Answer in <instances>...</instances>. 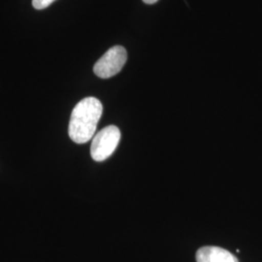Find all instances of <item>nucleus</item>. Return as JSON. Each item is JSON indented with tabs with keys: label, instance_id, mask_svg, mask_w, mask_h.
Instances as JSON below:
<instances>
[{
	"label": "nucleus",
	"instance_id": "7ed1b4c3",
	"mask_svg": "<svg viewBox=\"0 0 262 262\" xmlns=\"http://www.w3.org/2000/svg\"><path fill=\"white\" fill-rule=\"evenodd\" d=\"M127 60L126 50L122 46H114L101 56L94 66L95 75L108 79L117 75Z\"/></svg>",
	"mask_w": 262,
	"mask_h": 262
},
{
	"label": "nucleus",
	"instance_id": "423d86ee",
	"mask_svg": "<svg viewBox=\"0 0 262 262\" xmlns=\"http://www.w3.org/2000/svg\"><path fill=\"white\" fill-rule=\"evenodd\" d=\"M145 3H147V4H154V3H156V2H158L159 0H143Z\"/></svg>",
	"mask_w": 262,
	"mask_h": 262
},
{
	"label": "nucleus",
	"instance_id": "20e7f679",
	"mask_svg": "<svg viewBox=\"0 0 262 262\" xmlns=\"http://www.w3.org/2000/svg\"><path fill=\"white\" fill-rule=\"evenodd\" d=\"M197 262H239L227 250L219 247H203L196 253Z\"/></svg>",
	"mask_w": 262,
	"mask_h": 262
},
{
	"label": "nucleus",
	"instance_id": "39448f33",
	"mask_svg": "<svg viewBox=\"0 0 262 262\" xmlns=\"http://www.w3.org/2000/svg\"><path fill=\"white\" fill-rule=\"evenodd\" d=\"M56 0H32V5L35 9L42 10L49 7Z\"/></svg>",
	"mask_w": 262,
	"mask_h": 262
},
{
	"label": "nucleus",
	"instance_id": "f257e3e1",
	"mask_svg": "<svg viewBox=\"0 0 262 262\" xmlns=\"http://www.w3.org/2000/svg\"><path fill=\"white\" fill-rule=\"evenodd\" d=\"M103 112L101 102L95 97H86L73 109L68 133L77 144H84L94 137L97 123Z\"/></svg>",
	"mask_w": 262,
	"mask_h": 262
},
{
	"label": "nucleus",
	"instance_id": "f03ea898",
	"mask_svg": "<svg viewBox=\"0 0 262 262\" xmlns=\"http://www.w3.org/2000/svg\"><path fill=\"white\" fill-rule=\"evenodd\" d=\"M120 139L121 131L115 125H109L99 131L92 142V158L95 161H103L108 159L116 150Z\"/></svg>",
	"mask_w": 262,
	"mask_h": 262
}]
</instances>
